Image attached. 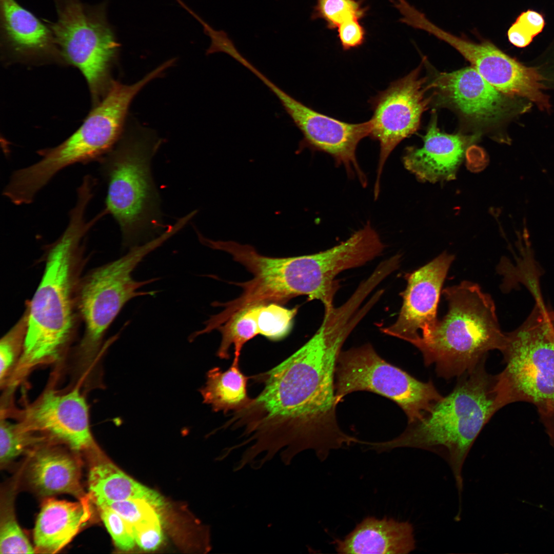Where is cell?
I'll list each match as a JSON object with an SVG mask.
<instances>
[{"mask_svg":"<svg viewBox=\"0 0 554 554\" xmlns=\"http://www.w3.org/2000/svg\"><path fill=\"white\" fill-rule=\"evenodd\" d=\"M344 314L324 315L320 327L302 346L279 365L253 377L264 386L244 408L233 414L241 436L259 453L277 452L289 464L298 453L313 449L324 461L331 450L362 441L345 433L337 418V360L354 329Z\"/></svg>","mask_w":554,"mask_h":554,"instance_id":"obj_1","label":"cell"},{"mask_svg":"<svg viewBox=\"0 0 554 554\" xmlns=\"http://www.w3.org/2000/svg\"><path fill=\"white\" fill-rule=\"evenodd\" d=\"M484 360L458 377L452 390L437 402L423 418L408 424L398 437L385 442H367L378 452L400 447L436 453L449 465L458 493L459 508L463 488L462 469L479 433L499 410L494 390L495 376L488 374Z\"/></svg>","mask_w":554,"mask_h":554,"instance_id":"obj_2","label":"cell"},{"mask_svg":"<svg viewBox=\"0 0 554 554\" xmlns=\"http://www.w3.org/2000/svg\"><path fill=\"white\" fill-rule=\"evenodd\" d=\"M74 210L68 224L48 251L45 271L27 312L23 351L16 368L23 373L56 359L72 330L75 264L83 239L94 225Z\"/></svg>","mask_w":554,"mask_h":554,"instance_id":"obj_3","label":"cell"},{"mask_svg":"<svg viewBox=\"0 0 554 554\" xmlns=\"http://www.w3.org/2000/svg\"><path fill=\"white\" fill-rule=\"evenodd\" d=\"M448 310L430 335L417 343L425 365L438 376L459 377L485 360L489 351L505 342L491 296L476 283L464 281L442 291Z\"/></svg>","mask_w":554,"mask_h":554,"instance_id":"obj_4","label":"cell"},{"mask_svg":"<svg viewBox=\"0 0 554 554\" xmlns=\"http://www.w3.org/2000/svg\"><path fill=\"white\" fill-rule=\"evenodd\" d=\"M201 243L213 249L230 254L252 275L251 280L233 283L242 288L237 298L226 303H214L223 309L210 318L217 328L240 310L253 305L283 303L306 295L309 300L323 301L326 295V262L320 253L292 257H269L259 253L252 246L236 242L214 241L204 236Z\"/></svg>","mask_w":554,"mask_h":554,"instance_id":"obj_5","label":"cell"},{"mask_svg":"<svg viewBox=\"0 0 554 554\" xmlns=\"http://www.w3.org/2000/svg\"><path fill=\"white\" fill-rule=\"evenodd\" d=\"M524 322L505 333L501 351L506 366L495 375L494 390L500 409L524 401L534 404L541 416L554 411V311L539 294Z\"/></svg>","mask_w":554,"mask_h":554,"instance_id":"obj_6","label":"cell"},{"mask_svg":"<svg viewBox=\"0 0 554 554\" xmlns=\"http://www.w3.org/2000/svg\"><path fill=\"white\" fill-rule=\"evenodd\" d=\"M156 149V143L144 138L127 139L100 160L107 183L104 209L118 223L125 247L149 241L147 238L162 227L160 197L150 168Z\"/></svg>","mask_w":554,"mask_h":554,"instance_id":"obj_7","label":"cell"},{"mask_svg":"<svg viewBox=\"0 0 554 554\" xmlns=\"http://www.w3.org/2000/svg\"><path fill=\"white\" fill-rule=\"evenodd\" d=\"M158 76L159 72L154 69L132 85L112 83L102 102L73 134L56 147L38 151L41 159L23 169L27 184L41 190L64 168L76 163L100 161L118 140L133 97Z\"/></svg>","mask_w":554,"mask_h":554,"instance_id":"obj_8","label":"cell"},{"mask_svg":"<svg viewBox=\"0 0 554 554\" xmlns=\"http://www.w3.org/2000/svg\"><path fill=\"white\" fill-rule=\"evenodd\" d=\"M52 1L57 20L42 19L52 31L61 57L81 71L96 101L106 87L120 47L107 19V2L89 5L81 0Z\"/></svg>","mask_w":554,"mask_h":554,"instance_id":"obj_9","label":"cell"},{"mask_svg":"<svg viewBox=\"0 0 554 554\" xmlns=\"http://www.w3.org/2000/svg\"><path fill=\"white\" fill-rule=\"evenodd\" d=\"M367 391L397 403L408 424L423 418L443 396L432 381L422 382L385 361L370 344L341 351L335 371L337 403L351 392Z\"/></svg>","mask_w":554,"mask_h":554,"instance_id":"obj_10","label":"cell"},{"mask_svg":"<svg viewBox=\"0 0 554 554\" xmlns=\"http://www.w3.org/2000/svg\"><path fill=\"white\" fill-rule=\"evenodd\" d=\"M166 241V236L161 235L131 248L126 254L95 269L83 280L78 290V305L85 325L82 344L84 350L90 351L98 346L127 302L136 296L156 293L139 289L157 279L139 281L132 278V273L147 254Z\"/></svg>","mask_w":554,"mask_h":554,"instance_id":"obj_11","label":"cell"},{"mask_svg":"<svg viewBox=\"0 0 554 554\" xmlns=\"http://www.w3.org/2000/svg\"><path fill=\"white\" fill-rule=\"evenodd\" d=\"M422 67L391 83L369 101L373 111L369 136L379 142L380 147L375 199L379 195L381 176L388 157L401 141L418 129L421 116L431 100L426 95L430 88L426 85V77L421 75Z\"/></svg>","mask_w":554,"mask_h":554,"instance_id":"obj_12","label":"cell"},{"mask_svg":"<svg viewBox=\"0 0 554 554\" xmlns=\"http://www.w3.org/2000/svg\"><path fill=\"white\" fill-rule=\"evenodd\" d=\"M269 89L302 132L303 138L300 147L329 154L337 165L345 168L350 177L357 178L366 187L367 177L358 162L356 150L359 142L370 134L371 119L357 124L344 122L306 106L274 83Z\"/></svg>","mask_w":554,"mask_h":554,"instance_id":"obj_13","label":"cell"},{"mask_svg":"<svg viewBox=\"0 0 554 554\" xmlns=\"http://www.w3.org/2000/svg\"><path fill=\"white\" fill-rule=\"evenodd\" d=\"M421 29L447 43L456 49L488 83L508 96H519L535 103L541 109L549 107L543 93L542 75L533 68L525 66L500 50L492 42H479L450 33L428 19Z\"/></svg>","mask_w":554,"mask_h":554,"instance_id":"obj_14","label":"cell"},{"mask_svg":"<svg viewBox=\"0 0 554 554\" xmlns=\"http://www.w3.org/2000/svg\"><path fill=\"white\" fill-rule=\"evenodd\" d=\"M453 255L446 251L406 274L407 286L401 293L402 305L395 322L382 328L383 333L415 346L427 339L438 322L437 309L444 280Z\"/></svg>","mask_w":554,"mask_h":554,"instance_id":"obj_15","label":"cell"},{"mask_svg":"<svg viewBox=\"0 0 554 554\" xmlns=\"http://www.w3.org/2000/svg\"><path fill=\"white\" fill-rule=\"evenodd\" d=\"M438 100L479 129L501 121L510 109L509 102L471 66L438 74L429 84Z\"/></svg>","mask_w":554,"mask_h":554,"instance_id":"obj_16","label":"cell"},{"mask_svg":"<svg viewBox=\"0 0 554 554\" xmlns=\"http://www.w3.org/2000/svg\"><path fill=\"white\" fill-rule=\"evenodd\" d=\"M25 426L41 431L77 451L98 450L89 423L86 400L77 388L63 394L48 391L29 408Z\"/></svg>","mask_w":554,"mask_h":554,"instance_id":"obj_17","label":"cell"},{"mask_svg":"<svg viewBox=\"0 0 554 554\" xmlns=\"http://www.w3.org/2000/svg\"><path fill=\"white\" fill-rule=\"evenodd\" d=\"M476 135L441 132L436 118L430 124L420 148L407 147L403 157L405 168L422 182L453 180Z\"/></svg>","mask_w":554,"mask_h":554,"instance_id":"obj_18","label":"cell"},{"mask_svg":"<svg viewBox=\"0 0 554 554\" xmlns=\"http://www.w3.org/2000/svg\"><path fill=\"white\" fill-rule=\"evenodd\" d=\"M0 41L4 52L16 58L61 56L49 26L16 0H0Z\"/></svg>","mask_w":554,"mask_h":554,"instance_id":"obj_19","label":"cell"},{"mask_svg":"<svg viewBox=\"0 0 554 554\" xmlns=\"http://www.w3.org/2000/svg\"><path fill=\"white\" fill-rule=\"evenodd\" d=\"M334 544L336 551L343 554H407L416 548L412 525L387 517L364 518Z\"/></svg>","mask_w":554,"mask_h":554,"instance_id":"obj_20","label":"cell"},{"mask_svg":"<svg viewBox=\"0 0 554 554\" xmlns=\"http://www.w3.org/2000/svg\"><path fill=\"white\" fill-rule=\"evenodd\" d=\"M89 496L78 502L49 498L42 505L33 530L35 550L55 553L85 525L91 516Z\"/></svg>","mask_w":554,"mask_h":554,"instance_id":"obj_21","label":"cell"},{"mask_svg":"<svg viewBox=\"0 0 554 554\" xmlns=\"http://www.w3.org/2000/svg\"><path fill=\"white\" fill-rule=\"evenodd\" d=\"M27 474L30 484L41 494L68 493L80 500L88 497L81 486L78 463L56 448L46 447L36 451L30 462Z\"/></svg>","mask_w":554,"mask_h":554,"instance_id":"obj_22","label":"cell"},{"mask_svg":"<svg viewBox=\"0 0 554 554\" xmlns=\"http://www.w3.org/2000/svg\"><path fill=\"white\" fill-rule=\"evenodd\" d=\"M88 482L89 498L96 506L130 499L143 500L157 508L163 503L156 491L135 481L102 456L91 465Z\"/></svg>","mask_w":554,"mask_h":554,"instance_id":"obj_23","label":"cell"},{"mask_svg":"<svg viewBox=\"0 0 554 554\" xmlns=\"http://www.w3.org/2000/svg\"><path fill=\"white\" fill-rule=\"evenodd\" d=\"M239 360L234 358L226 371L215 367L207 372L205 384L199 391L203 402L214 412L236 411L245 407L251 400L247 388L249 378L241 370Z\"/></svg>","mask_w":554,"mask_h":554,"instance_id":"obj_24","label":"cell"},{"mask_svg":"<svg viewBox=\"0 0 554 554\" xmlns=\"http://www.w3.org/2000/svg\"><path fill=\"white\" fill-rule=\"evenodd\" d=\"M259 305L246 307L234 314L216 330L221 334L220 345L216 352L221 359H228L229 349L233 346L234 358L240 359L244 345L259 334L257 316Z\"/></svg>","mask_w":554,"mask_h":554,"instance_id":"obj_25","label":"cell"},{"mask_svg":"<svg viewBox=\"0 0 554 554\" xmlns=\"http://www.w3.org/2000/svg\"><path fill=\"white\" fill-rule=\"evenodd\" d=\"M364 0H316L310 19H322L327 29L335 30L342 24L352 19L361 20L366 16L368 6Z\"/></svg>","mask_w":554,"mask_h":554,"instance_id":"obj_26","label":"cell"},{"mask_svg":"<svg viewBox=\"0 0 554 554\" xmlns=\"http://www.w3.org/2000/svg\"><path fill=\"white\" fill-rule=\"evenodd\" d=\"M298 309L276 303L260 304L257 316L259 334L273 341L282 340L291 331Z\"/></svg>","mask_w":554,"mask_h":554,"instance_id":"obj_27","label":"cell"},{"mask_svg":"<svg viewBox=\"0 0 554 554\" xmlns=\"http://www.w3.org/2000/svg\"><path fill=\"white\" fill-rule=\"evenodd\" d=\"M23 424L1 420L0 426V464L4 467L32 444L42 440L33 436Z\"/></svg>","mask_w":554,"mask_h":554,"instance_id":"obj_28","label":"cell"},{"mask_svg":"<svg viewBox=\"0 0 554 554\" xmlns=\"http://www.w3.org/2000/svg\"><path fill=\"white\" fill-rule=\"evenodd\" d=\"M35 550L25 535L12 512L4 515L0 527V553H33Z\"/></svg>","mask_w":554,"mask_h":554,"instance_id":"obj_29","label":"cell"},{"mask_svg":"<svg viewBox=\"0 0 554 554\" xmlns=\"http://www.w3.org/2000/svg\"><path fill=\"white\" fill-rule=\"evenodd\" d=\"M27 326V313L1 339L0 378L4 380L13 365L21 346H23Z\"/></svg>","mask_w":554,"mask_h":554,"instance_id":"obj_30","label":"cell"},{"mask_svg":"<svg viewBox=\"0 0 554 554\" xmlns=\"http://www.w3.org/2000/svg\"><path fill=\"white\" fill-rule=\"evenodd\" d=\"M103 505L109 506L116 512L130 528L160 517L156 511L157 507L143 500H126Z\"/></svg>","mask_w":554,"mask_h":554,"instance_id":"obj_31","label":"cell"},{"mask_svg":"<svg viewBox=\"0 0 554 554\" xmlns=\"http://www.w3.org/2000/svg\"><path fill=\"white\" fill-rule=\"evenodd\" d=\"M100 517L115 545L122 550L133 548L135 541L131 528L116 512L105 505H97Z\"/></svg>","mask_w":554,"mask_h":554,"instance_id":"obj_32","label":"cell"},{"mask_svg":"<svg viewBox=\"0 0 554 554\" xmlns=\"http://www.w3.org/2000/svg\"><path fill=\"white\" fill-rule=\"evenodd\" d=\"M135 543L145 550H153L162 543L163 535L160 517L131 528Z\"/></svg>","mask_w":554,"mask_h":554,"instance_id":"obj_33","label":"cell"},{"mask_svg":"<svg viewBox=\"0 0 554 554\" xmlns=\"http://www.w3.org/2000/svg\"><path fill=\"white\" fill-rule=\"evenodd\" d=\"M338 37L344 51L362 46L366 41V29L359 19L347 22L338 28Z\"/></svg>","mask_w":554,"mask_h":554,"instance_id":"obj_34","label":"cell"},{"mask_svg":"<svg viewBox=\"0 0 554 554\" xmlns=\"http://www.w3.org/2000/svg\"><path fill=\"white\" fill-rule=\"evenodd\" d=\"M515 22L533 37L542 32L545 25L543 16L530 10L522 12Z\"/></svg>","mask_w":554,"mask_h":554,"instance_id":"obj_35","label":"cell"},{"mask_svg":"<svg viewBox=\"0 0 554 554\" xmlns=\"http://www.w3.org/2000/svg\"><path fill=\"white\" fill-rule=\"evenodd\" d=\"M507 36L512 45L519 48L528 46L533 38L516 22L508 30Z\"/></svg>","mask_w":554,"mask_h":554,"instance_id":"obj_36","label":"cell"},{"mask_svg":"<svg viewBox=\"0 0 554 554\" xmlns=\"http://www.w3.org/2000/svg\"><path fill=\"white\" fill-rule=\"evenodd\" d=\"M546 427V431L554 447V411L550 414L541 417Z\"/></svg>","mask_w":554,"mask_h":554,"instance_id":"obj_37","label":"cell"}]
</instances>
